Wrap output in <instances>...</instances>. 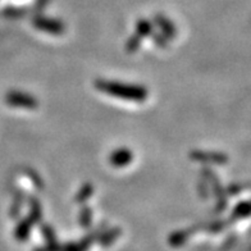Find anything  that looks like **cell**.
<instances>
[{"mask_svg": "<svg viewBox=\"0 0 251 251\" xmlns=\"http://www.w3.org/2000/svg\"><path fill=\"white\" fill-rule=\"evenodd\" d=\"M95 87L106 95L123 100L140 102L148 98V90L140 85H126V83L108 81V79H96Z\"/></svg>", "mask_w": 251, "mask_h": 251, "instance_id": "6da1fadb", "label": "cell"}, {"mask_svg": "<svg viewBox=\"0 0 251 251\" xmlns=\"http://www.w3.org/2000/svg\"><path fill=\"white\" fill-rule=\"evenodd\" d=\"M202 178L208 182V185L212 186L213 191H214L215 196L218 199V204H217V210L222 212L225 210V208L227 206V194H226V190L222 187V183L219 182L218 176L215 175L214 171H212L210 168H202Z\"/></svg>", "mask_w": 251, "mask_h": 251, "instance_id": "7a4b0ae2", "label": "cell"}, {"mask_svg": "<svg viewBox=\"0 0 251 251\" xmlns=\"http://www.w3.org/2000/svg\"><path fill=\"white\" fill-rule=\"evenodd\" d=\"M8 105L14 108H24V109H36L37 100L31 96L30 94L22 93V91H9L5 96Z\"/></svg>", "mask_w": 251, "mask_h": 251, "instance_id": "3957f363", "label": "cell"}, {"mask_svg": "<svg viewBox=\"0 0 251 251\" xmlns=\"http://www.w3.org/2000/svg\"><path fill=\"white\" fill-rule=\"evenodd\" d=\"M190 158L195 162H201L205 164H218L223 165L228 163V156L225 152L219 151H206V150H194L190 152Z\"/></svg>", "mask_w": 251, "mask_h": 251, "instance_id": "277c9868", "label": "cell"}, {"mask_svg": "<svg viewBox=\"0 0 251 251\" xmlns=\"http://www.w3.org/2000/svg\"><path fill=\"white\" fill-rule=\"evenodd\" d=\"M33 26L44 32L53 33V35H62L64 31V25L60 21L44 18V17H39L36 20H33Z\"/></svg>", "mask_w": 251, "mask_h": 251, "instance_id": "5b68a950", "label": "cell"}, {"mask_svg": "<svg viewBox=\"0 0 251 251\" xmlns=\"http://www.w3.org/2000/svg\"><path fill=\"white\" fill-rule=\"evenodd\" d=\"M133 155L132 151L129 149H126V148H121V149H117L110 154V163L112 165L117 167V168H123L126 165H128L129 163L132 162Z\"/></svg>", "mask_w": 251, "mask_h": 251, "instance_id": "8992f818", "label": "cell"}, {"mask_svg": "<svg viewBox=\"0 0 251 251\" xmlns=\"http://www.w3.org/2000/svg\"><path fill=\"white\" fill-rule=\"evenodd\" d=\"M155 21L156 24H158V26L162 28L163 35H164L165 37L173 39V37L176 36V27L171 24V21H168L163 16H156Z\"/></svg>", "mask_w": 251, "mask_h": 251, "instance_id": "52a82bcc", "label": "cell"}, {"mask_svg": "<svg viewBox=\"0 0 251 251\" xmlns=\"http://www.w3.org/2000/svg\"><path fill=\"white\" fill-rule=\"evenodd\" d=\"M152 32V25L150 24L149 21L146 20H140L136 24V33L141 37L150 36Z\"/></svg>", "mask_w": 251, "mask_h": 251, "instance_id": "ba28073f", "label": "cell"}, {"mask_svg": "<svg viewBox=\"0 0 251 251\" xmlns=\"http://www.w3.org/2000/svg\"><path fill=\"white\" fill-rule=\"evenodd\" d=\"M31 212H30V219L33 222H39L43 215V209H41V204L37 199L31 198L30 199Z\"/></svg>", "mask_w": 251, "mask_h": 251, "instance_id": "9c48e42d", "label": "cell"}, {"mask_svg": "<svg viewBox=\"0 0 251 251\" xmlns=\"http://www.w3.org/2000/svg\"><path fill=\"white\" fill-rule=\"evenodd\" d=\"M94 192V187L91 183H85L82 187L79 188L78 192H77L76 195V201L77 202H85L86 200H89L91 198Z\"/></svg>", "mask_w": 251, "mask_h": 251, "instance_id": "30bf717a", "label": "cell"}, {"mask_svg": "<svg viewBox=\"0 0 251 251\" xmlns=\"http://www.w3.org/2000/svg\"><path fill=\"white\" fill-rule=\"evenodd\" d=\"M141 40L142 37L139 36L137 33H135L133 36H131L126 44V50L128 51V53H135L136 50L139 49L141 47Z\"/></svg>", "mask_w": 251, "mask_h": 251, "instance_id": "8fae6325", "label": "cell"}, {"mask_svg": "<svg viewBox=\"0 0 251 251\" xmlns=\"http://www.w3.org/2000/svg\"><path fill=\"white\" fill-rule=\"evenodd\" d=\"M250 213V205H249V201H242L240 204H237V206L235 208V212H233V215L236 218H246Z\"/></svg>", "mask_w": 251, "mask_h": 251, "instance_id": "7c38bea8", "label": "cell"}, {"mask_svg": "<svg viewBox=\"0 0 251 251\" xmlns=\"http://www.w3.org/2000/svg\"><path fill=\"white\" fill-rule=\"evenodd\" d=\"M26 173H27V176H28V178L31 179V181L33 182V185H35V187H37L39 188V190H43V186H44V183H43V179L40 178L39 177V175H37L36 172H35V171H32V169H26Z\"/></svg>", "mask_w": 251, "mask_h": 251, "instance_id": "4fadbf2b", "label": "cell"}, {"mask_svg": "<svg viewBox=\"0 0 251 251\" xmlns=\"http://www.w3.org/2000/svg\"><path fill=\"white\" fill-rule=\"evenodd\" d=\"M30 232V221H24L17 228V236L20 238H27V235Z\"/></svg>", "mask_w": 251, "mask_h": 251, "instance_id": "5bb4252c", "label": "cell"}, {"mask_svg": "<svg viewBox=\"0 0 251 251\" xmlns=\"http://www.w3.org/2000/svg\"><path fill=\"white\" fill-rule=\"evenodd\" d=\"M91 222V209L89 206H83V209L81 210V223L83 226L90 225Z\"/></svg>", "mask_w": 251, "mask_h": 251, "instance_id": "9a60e30c", "label": "cell"}, {"mask_svg": "<svg viewBox=\"0 0 251 251\" xmlns=\"http://www.w3.org/2000/svg\"><path fill=\"white\" fill-rule=\"evenodd\" d=\"M150 36L152 37L154 43H155L158 47H160V48L167 47V39H165V36L163 35V33H154V31H152Z\"/></svg>", "mask_w": 251, "mask_h": 251, "instance_id": "2e32d148", "label": "cell"}, {"mask_svg": "<svg viewBox=\"0 0 251 251\" xmlns=\"http://www.w3.org/2000/svg\"><path fill=\"white\" fill-rule=\"evenodd\" d=\"M245 188L242 185H240V183H235V185H229V187H227V190H226V194L227 195H237V194H240L241 191H244Z\"/></svg>", "mask_w": 251, "mask_h": 251, "instance_id": "e0dca14e", "label": "cell"}, {"mask_svg": "<svg viewBox=\"0 0 251 251\" xmlns=\"http://www.w3.org/2000/svg\"><path fill=\"white\" fill-rule=\"evenodd\" d=\"M199 194L204 199H206L209 196V186L208 182L205 181V179H202L201 182H199Z\"/></svg>", "mask_w": 251, "mask_h": 251, "instance_id": "ac0fdd59", "label": "cell"}]
</instances>
